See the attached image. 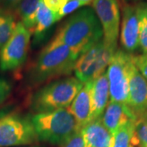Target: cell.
Segmentation results:
<instances>
[{
	"label": "cell",
	"mask_w": 147,
	"mask_h": 147,
	"mask_svg": "<svg viewBox=\"0 0 147 147\" xmlns=\"http://www.w3.org/2000/svg\"><path fill=\"white\" fill-rule=\"evenodd\" d=\"M101 38L103 32L94 10L84 7L64 22L53 40L69 47L79 57Z\"/></svg>",
	"instance_id": "obj_1"
},
{
	"label": "cell",
	"mask_w": 147,
	"mask_h": 147,
	"mask_svg": "<svg viewBox=\"0 0 147 147\" xmlns=\"http://www.w3.org/2000/svg\"><path fill=\"white\" fill-rule=\"evenodd\" d=\"M77 59L69 47L52 39L38 54L27 74V81L32 86H38L69 75Z\"/></svg>",
	"instance_id": "obj_2"
},
{
	"label": "cell",
	"mask_w": 147,
	"mask_h": 147,
	"mask_svg": "<svg viewBox=\"0 0 147 147\" xmlns=\"http://www.w3.org/2000/svg\"><path fill=\"white\" fill-rule=\"evenodd\" d=\"M83 87L84 84L76 77L53 80L32 94L30 107L34 114L68 108Z\"/></svg>",
	"instance_id": "obj_3"
},
{
	"label": "cell",
	"mask_w": 147,
	"mask_h": 147,
	"mask_svg": "<svg viewBox=\"0 0 147 147\" xmlns=\"http://www.w3.org/2000/svg\"><path fill=\"white\" fill-rule=\"evenodd\" d=\"M38 141L61 145L80 129L68 108L30 115Z\"/></svg>",
	"instance_id": "obj_4"
},
{
	"label": "cell",
	"mask_w": 147,
	"mask_h": 147,
	"mask_svg": "<svg viewBox=\"0 0 147 147\" xmlns=\"http://www.w3.org/2000/svg\"><path fill=\"white\" fill-rule=\"evenodd\" d=\"M38 142L30 115L0 111V147L25 146Z\"/></svg>",
	"instance_id": "obj_5"
},
{
	"label": "cell",
	"mask_w": 147,
	"mask_h": 147,
	"mask_svg": "<svg viewBox=\"0 0 147 147\" xmlns=\"http://www.w3.org/2000/svg\"><path fill=\"white\" fill-rule=\"evenodd\" d=\"M116 50L108 46L103 38L95 42L76 60L74 66L75 77L84 84L92 82L105 73Z\"/></svg>",
	"instance_id": "obj_6"
},
{
	"label": "cell",
	"mask_w": 147,
	"mask_h": 147,
	"mask_svg": "<svg viewBox=\"0 0 147 147\" xmlns=\"http://www.w3.org/2000/svg\"><path fill=\"white\" fill-rule=\"evenodd\" d=\"M133 65L132 55L117 49L107 69L110 101L127 105L130 70Z\"/></svg>",
	"instance_id": "obj_7"
},
{
	"label": "cell",
	"mask_w": 147,
	"mask_h": 147,
	"mask_svg": "<svg viewBox=\"0 0 147 147\" xmlns=\"http://www.w3.org/2000/svg\"><path fill=\"white\" fill-rule=\"evenodd\" d=\"M31 35L21 22H17L11 37L0 49L1 71H12L24 65L29 53Z\"/></svg>",
	"instance_id": "obj_8"
},
{
	"label": "cell",
	"mask_w": 147,
	"mask_h": 147,
	"mask_svg": "<svg viewBox=\"0 0 147 147\" xmlns=\"http://www.w3.org/2000/svg\"><path fill=\"white\" fill-rule=\"evenodd\" d=\"M92 9L100 21L103 40L112 48L117 49L120 26V7L118 0H94Z\"/></svg>",
	"instance_id": "obj_9"
},
{
	"label": "cell",
	"mask_w": 147,
	"mask_h": 147,
	"mask_svg": "<svg viewBox=\"0 0 147 147\" xmlns=\"http://www.w3.org/2000/svg\"><path fill=\"white\" fill-rule=\"evenodd\" d=\"M120 44L123 50L130 54L139 47V16L137 5L126 4L123 8Z\"/></svg>",
	"instance_id": "obj_10"
},
{
	"label": "cell",
	"mask_w": 147,
	"mask_h": 147,
	"mask_svg": "<svg viewBox=\"0 0 147 147\" xmlns=\"http://www.w3.org/2000/svg\"><path fill=\"white\" fill-rule=\"evenodd\" d=\"M127 106L137 117L147 113V80L134 63L130 70Z\"/></svg>",
	"instance_id": "obj_11"
},
{
	"label": "cell",
	"mask_w": 147,
	"mask_h": 147,
	"mask_svg": "<svg viewBox=\"0 0 147 147\" xmlns=\"http://www.w3.org/2000/svg\"><path fill=\"white\" fill-rule=\"evenodd\" d=\"M92 82L84 84L72 103L68 107L69 110L77 121L80 128L92 120V104L91 96Z\"/></svg>",
	"instance_id": "obj_12"
},
{
	"label": "cell",
	"mask_w": 147,
	"mask_h": 147,
	"mask_svg": "<svg viewBox=\"0 0 147 147\" xmlns=\"http://www.w3.org/2000/svg\"><path fill=\"white\" fill-rule=\"evenodd\" d=\"M137 116L126 105L110 101L101 116V121L106 129L112 134L127 121H136Z\"/></svg>",
	"instance_id": "obj_13"
},
{
	"label": "cell",
	"mask_w": 147,
	"mask_h": 147,
	"mask_svg": "<svg viewBox=\"0 0 147 147\" xmlns=\"http://www.w3.org/2000/svg\"><path fill=\"white\" fill-rule=\"evenodd\" d=\"M92 120L101 118L110 99V86L106 71L92 82Z\"/></svg>",
	"instance_id": "obj_14"
},
{
	"label": "cell",
	"mask_w": 147,
	"mask_h": 147,
	"mask_svg": "<svg viewBox=\"0 0 147 147\" xmlns=\"http://www.w3.org/2000/svg\"><path fill=\"white\" fill-rule=\"evenodd\" d=\"M81 131L85 147H110L112 135L104 126L101 118L92 120Z\"/></svg>",
	"instance_id": "obj_15"
},
{
	"label": "cell",
	"mask_w": 147,
	"mask_h": 147,
	"mask_svg": "<svg viewBox=\"0 0 147 147\" xmlns=\"http://www.w3.org/2000/svg\"><path fill=\"white\" fill-rule=\"evenodd\" d=\"M57 13H54L49 10L44 5L42 0H40L38 7L36 15V25L33 32L34 45H38L42 42L45 35L47 34L48 30L53 26L54 23L58 21Z\"/></svg>",
	"instance_id": "obj_16"
},
{
	"label": "cell",
	"mask_w": 147,
	"mask_h": 147,
	"mask_svg": "<svg viewBox=\"0 0 147 147\" xmlns=\"http://www.w3.org/2000/svg\"><path fill=\"white\" fill-rule=\"evenodd\" d=\"M40 0H21L14 9L21 24L29 31L34 32L36 25V15Z\"/></svg>",
	"instance_id": "obj_17"
},
{
	"label": "cell",
	"mask_w": 147,
	"mask_h": 147,
	"mask_svg": "<svg viewBox=\"0 0 147 147\" xmlns=\"http://www.w3.org/2000/svg\"><path fill=\"white\" fill-rule=\"evenodd\" d=\"M16 24L15 16L11 11L0 10V49L11 37Z\"/></svg>",
	"instance_id": "obj_18"
},
{
	"label": "cell",
	"mask_w": 147,
	"mask_h": 147,
	"mask_svg": "<svg viewBox=\"0 0 147 147\" xmlns=\"http://www.w3.org/2000/svg\"><path fill=\"white\" fill-rule=\"evenodd\" d=\"M135 121H127L112 134L110 147H130Z\"/></svg>",
	"instance_id": "obj_19"
},
{
	"label": "cell",
	"mask_w": 147,
	"mask_h": 147,
	"mask_svg": "<svg viewBox=\"0 0 147 147\" xmlns=\"http://www.w3.org/2000/svg\"><path fill=\"white\" fill-rule=\"evenodd\" d=\"M130 147H147V113L137 117Z\"/></svg>",
	"instance_id": "obj_20"
},
{
	"label": "cell",
	"mask_w": 147,
	"mask_h": 147,
	"mask_svg": "<svg viewBox=\"0 0 147 147\" xmlns=\"http://www.w3.org/2000/svg\"><path fill=\"white\" fill-rule=\"evenodd\" d=\"M137 11L139 16V47L142 49V54L147 55V19L138 7Z\"/></svg>",
	"instance_id": "obj_21"
},
{
	"label": "cell",
	"mask_w": 147,
	"mask_h": 147,
	"mask_svg": "<svg viewBox=\"0 0 147 147\" xmlns=\"http://www.w3.org/2000/svg\"><path fill=\"white\" fill-rule=\"evenodd\" d=\"M84 6H87V4L83 2H80L78 0H68L67 3L64 5L63 7L57 13L58 20L60 21L61 18H63L64 16L73 13L74 11L78 10L79 7H84Z\"/></svg>",
	"instance_id": "obj_22"
},
{
	"label": "cell",
	"mask_w": 147,
	"mask_h": 147,
	"mask_svg": "<svg viewBox=\"0 0 147 147\" xmlns=\"http://www.w3.org/2000/svg\"><path fill=\"white\" fill-rule=\"evenodd\" d=\"M60 147H85L84 139L81 128L60 145Z\"/></svg>",
	"instance_id": "obj_23"
},
{
	"label": "cell",
	"mask_w": 147,
	"mask_h": 147,
	"mask_svg": "<svg viewBox=\"0 0 147 147\" xmlns=\"http://www.w3.org/2000/svg\"><path fill=\"white\" fill-rule=\"evenodd\" d=\"M12 90V85L7 79L0 77V105L5 101Z\"/></svg>",
	"instance_id": "obj_24"
},
{
	"label": "cell",
	"mask_w": 147,
	"mask_h": 147,
	"mask_svg": "<svg viewBox=\"0 0 147 147\" xmlns=\"http://www.w3.org/2000/svg\"><path fill=\"white\" fill-rule=\"evenodd\" d=\"M132 60H133V63L138 69L140 73L147 80V55L145 54H141L137 56L132 55Z\"/></svg>",
	"instance_id": "obj_25"
},
{
	"label": "cell",
	"mask_w": 147,
	"mask_h": 147,
	"mask_svg": "<svg viewBox=\"0 0 147 147\" xmlns=\"http://www.w3.org/2000/svg\"><path fill=\"white\" fill-rule=\"evenodd\" d=\"M68 0H42L44 5L54 13H57Z\"/></svg>",
	"instance_id": "obj_26"
},
{
	"label": "cell",
	"mask_w": 147,
	"mask_h": 147,
	"mask_svg": "<svg viewBox=\"0 0 147 147\" xmlns=\"http://www.w3.org/2000/svg\"><path fill=\"white\" fill-rule=\"evenodd\" d=\"M21 0H0V10H14Z\"/></svg>",
	"instance_id": "obj_27"
},
{
	"label": "cell",
	"mask_w": 147,
	"mask_h": 147,
	"mask_svg": "<svg viewBox=\"0 0 147 147\" xmlns=\"http://www.w3.org/2000/svg\"><path fill=\"white\" fill-rule=\"evenodd\" d=\"M138 9L142 12V14L146 16L147 19V2L146 3H140L137 4Z\"/></svg>",
	"instance_id": "obj_28"
},
{
	"label": "cell",
	"mask_w": 147,
	"mask_h": 147,
	"mask_svg": "<svg viewBox=\"0 0 147 147\" xmlns=\"http://www.w3.org/2000/svg\"><path fill=\"white\" fill-rule=\"evenodd\" d=\"M78 1L83 2V3H86L87 5H89V4H91L94 0H78Z\"/></svg>",
	"instance_id": "obj_29"
},
{
	"label": "cell",
	"mask_w": 147,
	"mask_h": 147,
	"mask_svg": "<svg viewBox=\"0 0 147 147\" xmlns=\"http://www.w3.org/2000/svg\"><path fill=\"white\" fill-rule=\"evenodd\" d=\"M21 147H40V146H21Z\"/></svg>",
	"instance_id": "obj_30"
},
{
	"label": "cell",
	"mask_w": 147,
	"mask_h": 147,
	"mask_svg": "<svg viewBox=\"0 0 147 147\" xmlns=\"http://www.w3.org/2000/svg\"><path fill=\"white\" fill-rule=\"evenodd\" d=\"M124 1H138V0H124Z\"/></svg>",
	"instance_id": "obj_31"
}]
</instances>
